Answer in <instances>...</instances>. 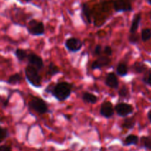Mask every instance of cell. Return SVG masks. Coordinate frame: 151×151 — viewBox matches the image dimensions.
I'll return each instance as SVG.
<instances>
[{
    "instance_id": "cell-1",
    "label": "cell",
    "mask_w": 151,
    "mask_h": 151,
    "mask_svg": "<svg viewBox=\"0 0 151 151\" xmlns=\"http://www.w3.org/2000/svg\"><path fill=\"white\" fill-rule=\"evenodd\" d=\"M72 91V86L67 82L58 83L57 84H50L45 91L48 94H51L58 101H65L71 96Z\"/></svg>"
},
{
    "instance_id": "cell-2",
    "label": "cell",
    "mask_w": 151,
    "mask_h": 151,
    "mask_svg": "<svg viewBox=\"0 0 151 151\" xmlns=\"http://www.w3.org/2000/svg\"><path fill=\"white\" fill-rule=\"evenodd\" d=\"M25 76L28 82L35 88L41 87V77L38 73V70L33 66L28 65L25 68Z\"/></svg>"
},
{
    "instance_id": "cell-3",
    "label": "cell",
    "mask_w": 151,
    "mask_h": 151,
    "mask_svg": "<svg viewBox=\"0 0 151 151\" xmlns=\"http://www.w3.org/2000/svg\"><path fill=\"white\" fill-rule=\"evenodd\" d=\"M29 107L40 114L49 112L48 106L44 100L39 97H34L29 102Z\"/></svg>"
},
{
    "instance_id": "cell-4",
    "label": "cell",
    "mask_w": 151,
    "mask_h": 151,
    "mask_svg": "<svg viewBox=\"0 0 151 151\" xmlns=\"http://www.w3.org/2000/svg\"><path fill=\"white\" fill-rule=\"evenodd\" d=\"M27 30L30 35H35V36H40L44 34L45 32V27L42 22H38V21L32 19L29 21L28 24Z\"/></svg>"
},
{
    "instance_id": "cell-5",
    "label": "cell",
    "mask_w": 151,
    "mask_h": 151,
    "mask_svg": "<svg viewBox=\"0 0 151 151\" xmlns=\"http://www.w3.org/2000/svg\"><path fill=\"white\" fill-rule=\"evenodd\" d=\"M114 111L118 116L121 117H126L134 112V108L128 103H119L115 106Z\"/></svg>"
},
{
    "instance_id": "cell-6",
    "label": "cell",
    "mask_w": 151,
    "mask_h": 151,
    "mask_svg": "<svg viewBox=\"0 0 151 151\" xmlns=\"http://www.w3.org/2000/svg\"><path fill=\"white\" fill-rule=\"evenodd\" d=\"M65 47L71 52H77L83 47V42L77 38H69L65 41Z\"/></svg>"
},
{
    "instance_id": "cell-7",
    "label": "cell",
    "mask_w": 151,
    "mask_h": 151,
    "mask_svg": "<svg viewBox=\"0 0 151 151\" xmlns=\"http://www.w3.org/2000/svg\"><path fill=\"white\" fill-rule=\"evenodd\" d=\"M114 7L116 12H128L132 10L131 0H115Z\"/></svg>"
},
{
    "instance_id": "cell-8",
    "label": "cell",
    "mask_w": 151,
    "mask_h": 151,
    "mask_svg": "<svg viewBox=\"0 0 151 151\" xmlns=\"http://www.w3.org/2000/svg\"><path fill=\"white\" fill-rule=\"evenodd\" d=\"M114 111V108L113 107V104L111 102L106 101L102 103L100 109V114L102 116L109 119L113 116Z\"/></svg>"
},
{
    "instance_id": "cell-9",
    "label": "cell",
    "mask_w": 151,
    "mask_h": 151,
    "mask_svg": "<svg viewBox=\"0 0 151 151\" xmlns=\"http://www.w3.org/2000/svg\"><path fill=\"white\" fill-rule=\"evenodd\" d=\"M27 60L29 65L33 66L35 69H38V71L41 70L44 67V61L41 57L38 56V55L34 54V53H30L28 55Z\"/></svg>"
},
{
    "instance_id": "cell-10",
    "label": "cell",
    "mask_w": 151,
    "mask_h": 151,
    "mask_svg": "<svg viewBox=\"0 0 151 151\" xmlns=\"http://www.w3.org/2000/svg\"><path fill=\"white\" fill-rule=\"evenodd\" d=\"M111 59L108 56H100L96 60H94L91 64V69L96 70V69H100L103 67L107 66L110 63Z\"/></svg>"
},
{
    "instance_id": "cell-11",
    "label": "cell",
    "mask_w": 151,
    "mask_h": 151,
    "mask_svg": "<svg viewBox=\"0 0 151 151\" xmlns=\"http://www.w3.org/2000/svg\"><path fill=\"white\" fill-rule=\"evenodd\" d=\"M105 83L108 87L114 89H116L119 87V81L116 75L114 72L108 74L105 80Z\"/></svg>"
},
{
    "instance_id": "cell-12",
    "label": "cell",
    "mask_w": 151,
    "mask_h": 151,
    "mask_svg": "<svg viewBox=\"0 0 151 151\" xmlns=\"http://www.w3.org/2000/svg\"><path fill=\"white\" fill-rule=\"evenodd\" d=\"M83 19L86 24L91 23V10L86 3H84L82 5Z\"/></svg>"
},
{
    "instance_id": "cell-13",
    "label": "cell",
    "mask_w": 151,
    "mask_h": 151,
    "mask_svg": "<svg viewBox=\"0 0 151 151\" xmlns=\"http://www.w3.org/2000/svg\"><path fill=\"white\" fill-rule=\"evenodd\" d=\"M140 21H141V14L140 13H138L136 16H134L132 23H131V26L130 27V34L137 32L139 26Z\"/></svg>"
},
{
    "instance_id": "cell-14",
    "label": "cell",
    "mask_w": 151,
    "mask_h": 151,
    "mask_svg": "<svg viewBox=\"0 0 151 151\" xmlns=\"http://www.w3.org/2000/svg\"><path fill=\"white\" fill-rule=\"evenodd\" d=\"M139 137L137 136L134 135V134H130L125 139L123 142L124 146H131V145H137L138 144Z\"/></svg>"
},
{
    "instance_id": "cell-15",
    "label": "cell",
    "mask_w": 151,
    "mask_h": 151,
    "mask_svg": "<svg viewBox=\"0 0 151 151\" xmlns=\"http://www.w3.org/2000/svg\"><path fill=\"white\" fill-rule=\"evenodd\" d=\"M82 99L84 102L87 103H89V104H95L96 103L98 100V98L96 95L91 94L90 92H84L83 94Z\"/></svg>"
},
{
    "instance_id": "cell-16",
    "label": "cell",
    "mask_w": 151,
    "mask_h": 151,
    "mask_svg": "<svg viewBox=\"0 0 151 151\" xmlns=\"http://www.w3.org/2000/svg\"><path fill=\"white\" fill-rule=\"evenodd\" d=\"M116 74L120 77H125L128 73V67L124 62H120L116 66Z\"/></svg>"
},
{
    "instance_id": "cell-17",
    "label": "cell",
    "mask_w": 151,
    "mask_h": 151,
    "mask_svg": "<svg viewBox=\"0 0 151 151\" xmlns=\"http://www.w3.org/2000/svg\"><path fill=\"white\" fill-rule=\"evenodd\" d=\"M136 125V119L134 116L125 118L122 123V127L125 129L131 130L134 128Z\"/></svg>"
},
{
    "instance_id": "cell-18",
    "label": "cell",
    "mask_w": 151,
    "mask_h": 151,
    "mask_svg": "<svg viewBox=\"0 0 151 151\" xmlns=\"http://www.w3.org/2000/svg\"><path fill=\"white\" fill-rule=\"evenodd\" d=\"M15 55H16V57L17 58V59L19 61H23L25 59L27 58L28 57L27 51L23 50V49H17L15 51Z\"/></svg>"
},
{
    "instance_id": "cell-19",
    "label": "cell",
    "mask_w": 151,
    "mask_h": 151,
    "mask_svg": "<svg viewBox=\"0 0 151 151\" xmlns=\"http://www.w3.org/2000/svg\"><path fill=\"white\" fill-rule=\"evenodd\" d=\"M133 68H134V72L139 74L145 72L146 69H147V66H146L145 64H144L143 63H141V62H136V63L133 65Z\"/></svg>"
},
{
    "instance_id": "cell-20",
    "label": "cell",
    "mask_w": 151,
    "mask_h": 151,
    "mask_svg": "<svg viewBox=\"0 0 151 151\" xmlns=\"http://www.w3.org/2000/svg\"><path fill=\"white\" fill-rule=\"evenodd\" d=\"M60 73V69L57 66L54 64L52 63H50V65L48 66V69H47V75H50V76H55L57 74Z\"/></svg>"
},
{
    "instance_id": "cell-21",
    "label": "cell",
    "mask_w": 151,
    "mask_h": 151,
    "mask_svg": "<svg viewBox=\"0 0 151 151\" xmlns=\"http://www.w3.org/2000/svg\"><path fill=\"white\" fill-rule=\"evenodd\" d=\"M22 76H21L20 74L16 73L14 75L10 76L9 79L7 80V83L9 84H12V85H15V84H17L20 83V81H22Z\"/></svg>"
},
{
    "instance_id": "cell-22",
    "label": "cell",
    "mask_w": 151,
    "mask_h": 151,
    "mask_svg": "<svg viewBox=\"0 0 151 151\" xmlns=\"http://www.w3.org/2000/svg\"><path fill=\"white\" fill-rule=\"evenodd\" d=\"M141 145L142 147L145 149L151 150V136L147 137H142L141 138Z\"/></svg>"
},
{
    "instance_id": "cell-23",
    "label": "cell",
    "mask_w": 151,
    "mask_h": 151,
    "mask_svg": "<svg viewBox=\"0 0 151 151\" xmlns=\"http://www.w3.org/2000/svg\"><path fill=\"white\" fill-rule=\"evenodd\" d=\"M141 38L144 42L150 40L151 38V29L145 28V29H142L141 33Z\"/></svg>"
},
{
    "instance_id": "cell-24",
    "label": "cell",
    "mask_w": 151,
    "mask_h": 151,
    "mask_svg": "<svg viewBox=\"0 0 151 151\" xmlns=\"http://www.w3.org/2000/svg\"><path fill=\"white\" fill-rule=\"evenodd\" d=\"M128 41H129L131 44H138L139 41V35L137 32L130 34L129 36H128Z\"/></svg>"
},
{
    "instance_id": "cell-25",
    "label": "cell",
    "mask_w": 151,
    "mask_h": 151,
    "mask_svg": "<svg viewBox=\"0 0 151 151\" xmlns=\"http://www.w3.org/2000/svg\"><path fill=\"white\" fill-rule=\"evenodd\" d=\"M129 90L126 86H122L119 91V96L122 98H126L129 96Z\"/></svg>"
},
{
    "instance_id": "cell-26",
    "label": "cell",
    "mask_w": 151,
    "mask_h": 151,
    "mask_svg": "<svg viewBox=\"0 0 151 151\" xmlns=\"http://www.w3.org/2000/svg\"><path fill=\"white\" fill-rule=\"evenodd\" d=\"M9 134L8 131L6 128H2V127L0 126V143L2 142L7 137H8Z\"/></svg>"
},
{
    "instance_id": "cell-27",
    "label": "cell",
    "mask_w": 151,
    "mask_h": 151,
    "mask_svg": "<svg viewBox=\"0 0 151 151\" xmlns=\"http://www.w3.org/2000/svg\"><path fill=\"white\" fill-rule=\"evenodd\" d=\"M103 53L105 54V55L109 57V56H111L113 54V50H112L110 46H106L103 49Z\"/></svg>"
},
{
    "instance_id": "cell-28",
    "label": "cell",
    "mask_w": 151,
    "mask_h": 151,
    "mask_svg": "<svg viewBox=\"0 0 151 151\" xmlns=\"http://www.w3.org/2000/svg\"><path fill=\"white\" fill-rule=\"evenodd\" d=\"M143 81H144L146 84H147V85L151 86V71H150V72H148V74L145 76V78H143Z\"/></svg>"
},
{
    "instance_id": "cell-29",
    "label": "cell",
    "mask_w": 151,
    "mask_h": 151,
    "mask_svg": "<svg viewBox=\"0 0 151 151\" xmlns=\"http://www.w3.org/2000/svg\"><path fill=\"white\" fill-rule=\"evenodd\" d=\"M103 52V49H102L101 45L96 46L94 50V54L95 55H100Z\"/></svg>"
},
{
    "instance_id": "cell-30",
    "label": "cell",
    "mask_w": 151,
    "mask_h": 151,
    "mask_svg": "<svg viewBox=\"0 0 151 151\" xmlns=\"http://www.w3.org/2000/svg\"><path fill=\"white\" fill-rule=\"evenodd\" d=\"M0 151H12L11 147L8 145L0 146Z\"/></svg>"
},
{
    "instance_id": "cell-31",
    "label": "cell",
    "mask_w": 151,
    "mask_h": 151,
    "mask_svg": "<svg viewBox=\"0 0 151 151\" xmlns=\"http://www.w3.org/2000/svg\"><path fill=\"white\" fill-rule=\"evenodd\" d=\"M147 117H148L149 120H150V122H151V110L149 111V112L147 113Z\"/></svg>"
},
{
    "instance_id": "cell-32",
    "label": "cell",
    "mask_w": 151,
    "mask_h": 151,
    "mask_svg": "<svg viewBox=\"0 0 151 151\" xmlns=\"http://www.w3.org/2000/svg\"><path fill=\"white\" fill-rule=\"evenodd\" d=\"M147 1H148V3L150 4H151V0H147Z\"/></svg>"
},
{
    "instance_id": "cell-33",
    "label": "cell",
    "mask_w": 151,
    "mask_h": 151,
    "mask_svg": "<svg viewBox=\"0 0 151 151\" xmlns=\"http://www.w3.org/2000/svg\"><path fill=\"white\" fill-rule=\"evenodd\" d=\"M26 1H32V0H26Z\"/></svg>"
},
{
    "instance_id": "cell-34",
    "label": "cell",
    "mask_w": 151,
    "mask_h": 151,
    "mask_svg": "<svg viewBox=\"0 0 151 151\" xmlns=\"http://www.w3.org/2000/svg\"><path fill=\"white\" fill-rule=\"evenodd\" d=\"M150 19H151V13H150Z\"/></svg>"
}]
</instances>
